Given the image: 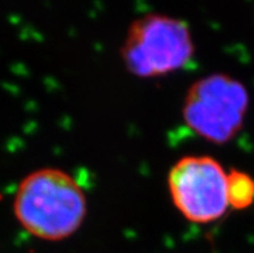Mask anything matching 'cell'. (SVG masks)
<instances>
[{
	"instance_id": "obj_2",
	"label": "cell",
	"mask_w": 254,
	"mask_h": 253,
	"mask_svg": "<svg viewBox=\"0 0 254 253\" xmlns=\"http://www.w3.org/2000/svg\"><path fill=\"white\" fill-rule=\"evenodd\" d=\"M195 55L191 30L168 14L147 13L127 30L120 56L134 77L159 78L183 69Z\"/></svg>"
},
{
	"instance_id": "obj_1",
	"label": "cell",
	"mask_w": 254,
	"mask_h": 253,
	"mask_svg": "<svg viewBox=\"0 0 254 253\" xmlns=\"http://www.w3.org/2000/svg\"><path fill=\"white\" fill-rule=\"evenodd\" d=\"M17 221L28 234L59 242L74 235L87 217L85 193L71 174L42 168L25 177L13 200Z\"/></svg>"
},
{
	"instance_id": "obj_4",
	"label": "cell",
	"mask_w": 254,
	"mask_h": 253,
	"mask_svg": "<svg viewBox=\"0 0 254 253\" xmlns=\"http://www.w3.org/2000/svg\"><path fill=\"white\" fill-rule=\"evenodd\" d=\"M168 190L174 207L194 224H210L230 208L227 172L212 156H183L168 173Z\"/></svg>"
},
{
	"instance_id": "obj_5",
	"label": "cell",
	"mask_w": 254,
	"mask_h": 253,
	"mask_svg": "<svg viewBox=\"0 0 254 253\" xmlns=\"http://www.w3.org/2000/svg\"><path fill=\"white\" fill-rule=\"evenodd\" d=\"M227 201L233 209H247L254 203V178L243 170L227 172Z\"/></svg>"
},
{
	"instance_id": "obj_3",
	"label": "cell",
	"mask_w": 254,
	"mask_h": 253,
	"mask_svg": "<svg viewBox=\"0 0 254 253\" xmlns=\"http://www.w3.org/2000/svg\"><path fill=\"white\" fill-rule=\"evenodd\" d=\"M248 104L247 88L241 82L227 74L214 73L190 85L182 116L188 128L202 139L223 145L243 127Z\"/></svg>"
}]
</instances>
